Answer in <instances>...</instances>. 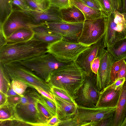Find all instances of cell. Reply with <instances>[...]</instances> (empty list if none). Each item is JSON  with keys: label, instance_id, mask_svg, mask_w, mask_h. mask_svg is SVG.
<instances>
[{"label": "cell", "instance_id": "f35d334b", "mask_svg": "<svg viewBox=\"0 0 126 126\" xmlns=\"http://www.w3.org/2000/svg\"><path fill=\"white\" fill-rule=\"evenodd\" d=\"M21 96L19 95L7 96V102L12 106L15 107L20 102Z\"/></svg>", "mask_w": 126, "mask_h": 126}, {"label": "cell", "instance_id": "d590c367", "mask_svg": "<svg viewBox=\"0 0 126 126\" xmlns=\"http://www.w3.org/2000/svg\"><path fill=\"white\" fill-rule=\"evenodd\" d=\"M88 6L95 10L102 11L101 7L97 0H80Z\"/></svg>", "mask_w": 126, "mask_h": 126}, {"label": "cell", "instance_id": "e0dca14e", "mask_svg": "<svg viewBox=\"0 0 126 126\" xmlns=\"http://www.w3.org/2000/svg\"><path fill=\"white\" fill-rule=\"evenodd\" d=\"M56 106V114L61 121L68 119L74 115L77 110L78 105L53 95Z\"/></svg>", "mask_w": 126, "mask_h": 126}, {"label": "cell", "instance_id": "836d02e7", "mask_svg": "<svg viewBox=\"0 0 126 126\" xmlns=\"http://www.w3.org/2000/svg\"><path fill=\"white\" fill-rule=\"evenodd\" d=\"M41 97L42 102L47 108L53 115H56V109L55 103L50 99L42 95Z\"/></svg>", "mask_w": 126, "mask_h": 126}, {"label": "cell", "instance_id": "4316f807", "mask_svg": "<svg viewBox=\"0 0 126 126\" xmlns=\"http://www.w3.org/2000/svg\"><path fill=\"white\" fill-rule=\"evenodd\" d=\"M0 92L7 94L10 88V78L4 70L3 65L0 63Z\"/></svg>", "mask_w": 126, "mask_h": 126}, {"label": "cell", "instance_id": "bcb514c9", "mask_svg": "<svg viewBox=\"0 0 126 126\" xmlns=\"http://www.w3.org/2000/svg\"><path fill=\"white\" fill-rule=\"evenodd\" d=\"M122 13H126V0H122Z\"/></svg>", "mask_w": 126, "mask_h": 126}, {"label": "cell", "instance_id": "3957f363", "mask_svg": "<svg viewBox=\"0 0 126 126\" xmlns=\"http://www.w3.org/2000/svg\"><path fill=\"white\" fill-rule=\"evenodd\" d=\"M116 107L89 108L78 105L75 114L68 119L61 121L59 126H97L101 120L114 115Z\"/></svg>", "mask_w": 126, "mask_h": 126}, {"label": "cell", "instance_id": "9a60e30c", "mask_svg": "<svg viewBox=\"0 0 126 126\" xmlns=\"http://www.w3.org/2000/svg\"><path fill=\"white\" fill-rule=\"evenodd\" d=\"M103 37L97 42L91 45L82 52L76 61L77 63L83 69L87 75L92 72L91 69V63L97 56L101 49L104 47L102 44Z\"/></svg>", "mask_w": 126, "mask_h": 126}, {"label": "cell", "instance_id": "b9f144b4", "mask_svg": "<svg viewBox=\"0 0 126 126\" xmlns=\"http://www.w3.org/2000/svg\"><path fill=\"white\" fill-rule=\"evenodd\" d=\"M124 59L119 72L118 78H125L126 79V62Z\"/></svg>", "mask_w": 126, "mask_h": 126}, {"label": "cell", "instance_id": "74e56055", "mask_svg": "<svg viewBox=\"0 0 126 126\" xmlns=\"http://www.w3.org/2000/svg\"><path fill=\"white\" fill-rule=\"evenodd\" d=\"M100 59L97 55L91 62V69L93 72L97 74L99 67Z\"/></svg>", "mask_w": 126, "mask_h": 126}, {"label": "cell", "instance_id": "8fae6325", "mask_svg": "<svg viewBox=\"0 0 126 126\" xmlns=\"http://www.w3.org/2000/svg\"><path fill=\"white\" fill-rule=\"evenodd\" d=\"M105 29L104 18L85 21L77 41L85 45L90 46L103 37Z\"/></svg>", "mask_w": 126, "mask_h": 126}, {"label": "cell", "instance_id": "60d3db41", "mask_svg": "<svg viewBox=\"0 0 126 126\" xmlns=\"http://www.w3.org/2000/svg\"><path fill=\"white\" fill-rule=\"evenodd\" d=\"M61 121V120L59 119L56 115H54L47 122L46 126H59Z\"/></svg>", "mask_w": 126, "mask_h": 126}, {"label": "cell", "instance_id": "52a82bcc", "mask_svg": "<svg viewBox=\"0 0 126 126\" xmlns=\"http://www.w3.org/2000/svg\"><path fill=\"white\" fill-rule=\"evenodd\" d=\"M18 62L47 83L54 71L68 63L59 61L53 55L48 52L30 60Z\"/></svg>", "mask_w": 126, "mask_h": 126}, {"label": "cell", "instance_id": "cb8c5ba5", "mask_svg": "<svg viewBox=\"0 0 126 126\" xmlns=\"http://www.w3.org/2000/svg\"><path fill=\"white\" fill-rule=\"evenodd\" d=\"M113 55L116 61L126 59V37L117 41L107 49Z\"/></svg>", "mask_w": 126, "mask_h": 126}, {"label": "cell", "instance_id": "4fadbf2b", "mask_svg": "<svg viewBox=\"0 0 126 126\" xmlns=\"http://www.w3.org/2000/svg\"><path fill=\"white\" fill-rule=\"evenodd\" d=\"M84 22L73 23L63 21L47 22L43 24L51 31L63 37L77 41L82 31Z\"/></svg>", "mask_w": 126, "mask_h": 126}, {"label": "cell", "instance_id": "ee69618b", "mask_svg": "<svg viewBox=\"0 0 126 126\" xmlns=\"http://www.w3.org/2000/svg\"><path fill=\"white\" fill-rule=\"evenodd\" d=\"M39 4L44 6L47 8L50 6V3L48 0H35Z\"/></svg>", "mask_w": 126, "mask_h": 126}, {"label": "cell", "instance_id": "d6a6232c", "mask_svg": "<svg viewBox=\"0 0 126 126\" xmlns=\"http://www.w3.org/2000/svg\"><path fill=\"white\" fill-rule=\"evenodd\" d=\"M50 5L60 9L67 8L71 5L70 0H48Z\"/></svg>", "mask_w": 126, "mask_h": 126}, {"label": "cell", "instance_id": "44dd1931", "mask_svg": "<svg viewBox=\"0 0 126 126\" xmlns=\"http://www.w3.org/2000/svg\"><path fill=\"white\" fill-rule=\"evenodd\" d=\"M71 4L79 8L83 13L85 21L104 18L102 12L93 9L86 5L80 0H70Z\"/></svg>", "mask_w": 126, "mask_h": 126}, {"label": "cell", "instance_id": "603a6c76", "mask_svg": "<svg viewBox=\"0 0 126 126\" xmlns=\"http://www.w3.org/2000/svg\"><path fill=\"white\" fill-rule=\"evenodd\" d=\"M100 5L104 18L109 16L114 11L121 10L122 0H97Z\"/></svg>", "mask_w": 126, "mask_h": 126}, {"label": "cell", "instance_id": "7c38bea8", "mask_svg": "<svg viewBox=\"0 0 126 126\" xmlns=\"http://www.w3.org/2000/svg\"><path fill=\"white\" fill-rule=\"evenodd\" d=\"M97 55L100 58V63L96 74V85L100 92L111 84V68L116 61L113 55L104 47L101 49Z\"/></svg>", "mask_w": 126, "mask_h": 126}, {"label": "cell", "instance_id": "6da1fadb", "mask_svg": "<svg viewBox=\"0 0 126 126\" xmlns=\"http://www.w3.org/2000/svg\"><path fill=\"white\" fill-rule=\"evenodd\" d=\"M48 45L34 37L25 42L6 44L0 48V63L5 65L30 60L47 53Z\"/></svg>", "mask_w": 126, "mask_h": 126}, {"label": "cell", "instance_id": "f6af8a7d", "mask_svg": "<svg viewBox=\"0 0 126 126\" xmlns=\"http://www.w3.org/2000/svg\"><path fill=\"white\" fill-rule=\"evenodd\" d=\"M7 96L19 95L11 88L10 87L6 94Z\"/></svg>", "mask_w": 126, "mask_h": 126}, {"label": "cell", "instance_id": "f546056e", "mask_svg": "<svg viewBox=\"0 0 126 126\" xmlns=\"http://www.w3.org/2000/svg\"><path fill=\"white\" fill-rule=\"evenodd\" d=\"M51 91L53 95H56L69 102L77 104L75 100L65 90L52 86L51 88Z\"/></svg>", "mask_w": 126, "mask_h": 126}, {"label": "cell", "instance_id": "9c48e42d", "mask_svg": "<svg viewBox=\"0 0 126 126\" xmlns=\"http://www.w3.org/2000/svg\"><path fill=\"white\" fill-rule=\"evenodd\" d=\"M28 102L26 104L20 103L15 107L17 115L19 120L29 125L41 126L36 103L41 99V96L34 92L26 91Z\"/></svg>", "mask_w": 126, "mask_h": 126}, {"label": "cell", "instance_id": "d6986e66", "mask_svg": "<svg viewBox=\"0 0 126 126\" xmlns=\"http://www.w3.org/2000/svg\"><path fill=\"white\" fill-rule=\"evenodd\" d=\"M126 116V79L122 88L112 126H121Z\"/></svg>", "mask_w": 126, "mask_h": 126}, {"label": "cell", "instance_id": "7dc6e473", "mask_svg": "<svg viewBox=\"0 0 126 126\" xmlns=\"http://www.w3.org/2000/svg\"><path fill=\"white\" fill-rule=\"evenodd\" d=\"M121 126H126V116L125 119Z\"/></svg>", "mask_w": 126, "mask_h": 126}, {"label": "cell", "instance_id": "8d00e7d4", "mask_svg": "<svg viewBox=\"0 0 126 126\" xmlns=\"http://www.w3.org/2000/svg\"><path fill=\"white\" fill-rule=\"evenodd\" d=\"M114 115H110L104 118L99 122L97 126H112Z\"/></svg>", "mask_w": 126, "mask_h": 126}, {"label": "cell", "instance_id": "ab89813d", "mask_svg": "<svg viewBox=\"0 0 126 126\" xmlns=\"http://www.w3.org/2000/svg\"><path fill=\"white\" fill-rule=\"evenodd\" d=\"M34 89H35L41 95L50 99L55 103L54 97L53 94H50L38 87H35Z\"/></svg>", "mask_w": 126, "mask_h": 126}, {"label": "cell", "instance_id": "30bf717a", "mask_svg": "<svg viewBox=\"0 0 126 126\" xmlns=\"http://www.w3.org/2000/svg\"><path fill=\"white\" fill-rule=\"evenodd\" d=\"M35 26L28 16L21 10H13L2 23H0V34L6 40L16 31L22 28L32 29Z\"/></svg>", "mask_w": 126, "mask_h": 126}, {"label": "cell", "instance_id": "1f68e13d", "mask_svg": "<svg viewBox=\"0 0 126 126\" xmlns=\"http://www.w3.org/2000/svg\"><path fill=\"white\" fill-rule=\"evenodd\" d=\"M12 10L23 11L32 10L27 5L24 0H11Z\"/></svg>", "mask_w": 126, "mask_h": 126}, {"label": "cell", "instance_id": "d4e9b609", "mask_svg": "<svg viewBox=\"0 0 126 126\" xmlns=\"http://www.w3.org/2000/svg\"><path fill=\"white\" fill-rule=\"evenodd\" d=\"M0 122L14 120L20 121L17 115L15 107L12 106L8 102L5 104L0 106Z\"/></svg>", "mask_w": 126, "mask_h": 126}, {"label": "cell", "instance_id": "83f0119b", "mask_svg": "<svg viewBox=\"0 0 126 126\" xmlns=\"http://www.w3.org/2000/svg\"><path fill=\"white\" fill-rule=\"evenodd\" d=\"M12 10L11 0H0V23L3 22Z\"/></svg>", "mask_w": 126, "mask_h": 126}, {"label": "cell", "instance_id": "f1b7e54d", "mask_svg": "<svg viewBox=\"0 0 126 126\" xmlns=\"http://www.w3.org/2000/svg\"><path fill=\"white\" fill-rule=\"evenodd\" d=\"M28 86L24 82L18 80H12L10 87L12 88L19 95L23 96Z\"/></svg>", "mask_w": 126, "mask_h": 126}, {"label": "cell", "instance_id": "7bdbcfd3", "mask_svg": "<svg viewBox=\"0 0 126 126\" xmlns=\"http://www.w3.org/2000/svg\"><path fill=\"white\" fill-rule=\"evenodd\" d=\"M0 106H1L7 103V96L6 95L0 92Z\"/></svg>", "mask_w": 126, "mask_h": 126}, {"label": "cell", "instance_id": "5b68a950", "mask_svg": "<svg viewBox=\"0 0 126 126\" xmlns=\"http://www.w3.org/2000/svg\"><path fill=\"white\" fill-rule=\"evenodd\" d=\"M90 46L63 37L48 45L47 52L52 54L59 61L68 63L76 61L79 55Z\"/></svg>", "mask_w": 126, "mask_h": 126}, {"label": "cell", "instance_id": "ffe728a7", "mask_svg": "<svg viewBox=\"0 0 126 126\" xmlns=\"http://www.w3.org/2000/svg\"><path fill=\"white\" fill-rule=\"evenodd\" d=\"M60 11L61 18L63 21L77 23L84 22L85 21L83 13L74 5L71 4L67 8L60 9Z\"/></svg>", "mask_w": 126, "mask_h": 126}, {"label": "cell", "instance_id": "7402d4cb", "mask_svg": "<svg viewBox=\"0 0 126 126\" xmlns=\"http://www.w3.org/2000/svg\"><path fill=\"white\" fill-rule=\"evenodd\" d=\"M34 33L32 29H19L7 38L6 44H12L27 41L34 37Z\"/></svg>", "mask_w": 126, "mask_h": 126}, {"label": "cell", "instance_id": "e575fe53", "mask_svg": "<svg viewBox=\"0 0 126 126\" xmlns=\"http://www.w3.org/2000/svg\"><path fill=\"white\" fill-rule=\"evenodd\" d=\"M27 5L32 10L41 11L48 8L39 4L35 0H24Z\"/></svg>", "mask_w": 126, "mask_h": 126}, {"label": "cell", "instance_id": "ac0fdd59", "mask_svg": "<svg viewBox=\"0 0 126 126\" xmlns=\"http://www.w3.org/2000/svg\"><path fill=\"white\" fill-rule=\"evenodd\" d=\"M32 29L34 33V38L48 45L60 40L63 38L61 34L51 31L43 24L35 25Z\"/></svg>", "mask_w": 126, "mask_h": 126}, {"label": "cell", "instance_id": "484cf974", "mask_svg": "<svg viewBox=\"0 0 126 126\" xmlns=\"http://www.w3.org/2000/svg\"><path fill=\"white\" fill-rule=\"evenodd\" d=\"M36 105L41 126H46L47 122L54 115L44 104L42 97L37 101Z\"/></svg>", "mask_w": 126, "mask_h": 126}, {"label": "cell", "instance_id": "277c9868", "mask_svg": "<svg viewBox=\"0 0 126 126\" xmlns=\"http://www.w3.org/2000/svg\"><path fill=\"white\" fill-rule=\"evenodd\" d=\"M104 19L105 32L102 44L105 48L110 46L126 37V13L116 11Z\"/></svg>", "mask_w": 126, "mask_h": 126}, {"label": "cell", "instance_id": "ba28073f", "mask_svg": "<svg viewBox=\"0 0 126 126\" xmlns=\"http://www.w3.org/2000/svg\"><path fill=\"white\" fill-rule=\"evenodd\" d=\"M96 77V74L93 72L86 76L75 100L78 105L87 108L95 107L100 92L97 88Z\"/></svg>", "mask_w": 126, "mask_h": 126}, {"label": "cell", "instance_id": "5bb4252c", "mask_svg": "<svg viewBox=\"0 0 126 126\" xmlns=\"http://www.w3.org/2000/svg\"><path fill=\"white\" fill-rule=\"evenodd\" d=\"M59 8L50 5L44 11L29 10L24 11L30 18L32 23L35 25L47 22L62 21Z\"/></svg>", "mask_w": 126, "mask_h": 126}, {"label": "cell", "instance_id": "2e32d148", "mask_svg": "<svg viewBox=\"0 0 126 126\" xmlns=\"http://www.w3.org/2000/svg\"><path fill=\"white\" fill-rule=\"evenodd\" d=\"M121 89H116L109 85L101 90L95 107H116Z\"/></svg>", "mask_w": 126, "mask_h": 126}, {"label": "cell", "instance_id": "7a4b0ae2", "mask_svg": "<svg viewBox=\"0 0 126 126\" xmlns=\"http://www.w3.org/2000/svg\"><path fill=\"white\" fill-rule=\"evenodd\" d=\"M87 75L76 61L72 62L54 71L48 83L52 87L65 90L75 100Z\"/></svg>", "mask_w": 126, "mask_h": 126}, {"label": "cell", "instance_id": "4dcf8cb0", "mask_svg": "<svg viewBox=\"0 0 126 126\" xmlns=\"http://www.w3.org/2000/svg\"><path fill=\"white\" fill-rule=\"evenodd\" d=\"M124 59L116 61L112 65L110 73L111 84L118 79L119 70Z\"/></svg>", "mask_w": 126, "mask_h": 126}, {"label": "cell", "instance_id": "8992f818", "mask_svg": "<svg viewBox=\"0 0 126 126\" xmlns=\"http://www.w3.org/2000/svg\"><path fill=\"white\" fill-rule=\"evenodd\" d=\"M3 65L4 70L12 80H20L26 83L28 86L34 88L38 87L53 94L51 91L52 86L49 83L18 62Z\"/></svg>", "mask_w": 126, "mask_h": 126}]
</instances>
